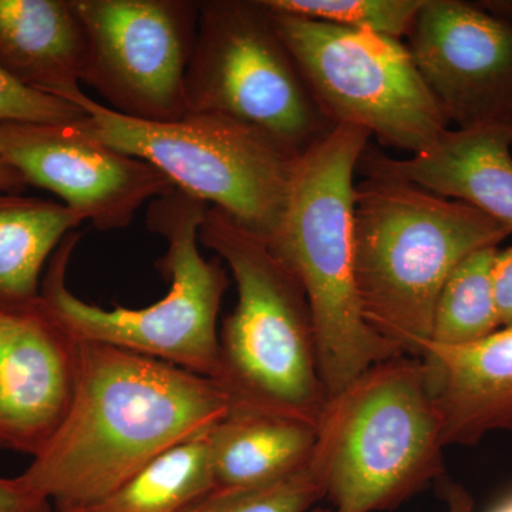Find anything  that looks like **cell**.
I'll use <instances>...</instances> for the list:
<instances>
[{"instance_id":"18","label":"cell","mask_w":512,"mask_h":512,"mask_svg":"<svg viewBox=\"0 0 512 512\" xmlns=\"http://www.w3.org/2000/svg\"><path fill=\"white\" fill-rule=\"evenodd\" d=\"M82 222L62 202L0 190V303L40 296L43 269Z\"/></svg>"},{"instance_id":"14","label":"cell","mask_w":512,"mask_h":512,"mask_svg":"<svg viewBox=\"0 0 512 512\" xmlns=\"http://www.w3.org/2000/svg\"><path fill=\"white\" fill-rule=\"evenodd\" d=\"M511 146L512 124L457 128L406 160L367 144L356 170L366 178H392L464 202L512 234Z\"/></svg>"},{"instance_id":"29","label":"cell","mask_w":512,"mask_h":512,"mask_svg":"<svg viewBox=\"0 0 512 512\" xmlns=\"http://www.w3.org/2000/svg\"><path fill=\"white\" fill-rule=\"evenodd\" d=\"M490 512H512V494L500 501Z\"/></svg>"},{"instance_id":"11","label":"cell","mask_w":512,"mask_h":512,"mask_svg":"<svg viewBox=\"0 0 512 512\" xmlns=\"http://www.w3.org/2000/svg\"><path fill=\"white\" fill-rule=\"evenodd\" d=\"M0 157L28 187L52 192L104 232L127 228L146 202L175 188L154 165L101 143L77 124L0 123Z\"/></svg>"},{"instance_id":"17","label":"cell","mask_w":512,"mask_h":512,"mask_svg":"<svg viewBox=\"0 0 512 512\" xmlns=\"http://www.w3.org/2000/svg\"><path fill=\"white\" fill-rule=\"evenodd\" d=\"M318 426L261 410L229 409L210 431L214 488H242L288 476L311 458Z\"/></svg>"},{"instance_id":"27","label":"cell","mask_w":512,"mask_h":512,"mask_svg":"<svg viewBox=\"0 0 512 512\" xmlns=\"http://www.w3.org/2000/svg\"><path fill=\"white\" fill-rule=\"evenodd\" d=\"M28 184L23 180L22 175L12 167L2 157H0V190L8 192H23Z\"/></svg>"},{"instance_id":"8","label":"cell","mask_w":512,"mask_h":512,"mask_svg":"<svg viewBox=\"0 0 512 512\" xmlns=\"http://www.w3.org/2000/svg\"><path fill=\"white\" fill-rule=\"evenodd\" d=\"M187 114L241 121L301 157L332 133L264 0L198 2Z\"/></svg>"},{"instance_id":"7","label":"cell","mask_w":512,"mask_h":512,"mask_svg":"<svg viewBox=\"0 0 512 512\" xmlns=\"http://www.w3.org/2000/svg\"><path fill=\"white\" fill-rule=\"evenodd\" d=\"M66 100L86 111L77 123L84 133L154 165L177 190L211 202L265 242L274 239L299 157L272 138L218 114L151 123L121 116L82 89Z\"/></svg>"},{"instance_id":"26","label":"cell","mask_w":512,"mask_h":512,"mask_svg":"<svg viewBox=\"0 0 512 512\" xmlns=\"http://www.w3.org/2000/svg\"><path fill=\"white\" fill-rule=\"evenodd\" d=\"M440 494L446 500L448 512H476L474 501L467 490L461 485L440 478ZM312 512H333L329 510H315Z\"/></svg>"},{"instance_id":"24","label":"cell","mask_w":512,"mask_h":512,"mask_svg":"<svg viewBox=\"0 0 512 512\" xmlns=\"http://www.w3.org/2000/svg\"><path fill=\"white\" fill-rule=\"evenodd\" d=\"M53 505L20 477H0V512H52Z\"/></svg>"},{"instance_id":"9","label":"cell","mask_w":512,"mask_h":512,"mask_svg":"<svg viewBox=\"0 0 512 512\" xmlns=\"http://www.w3.org/2000/svg\"><path fill=\"white\" fill-rule=\"evenodd\" d=\"M274 18L313 97L335 126L363 128L383 144L413 154L448 130L409 47L399 39L278 13Z\"/></svg>"},{"instance_id":"15","label":"cell","mask_w":512,"mask_h":512,"mask_svg":"<svg viewBox=\"0 0 512 512\" xmlns=\"http://www.w3.org/2000/svg\"><path fill=\"white\" fill-rule=\"evenodd\" d=\"M448 446H473L493 431H512V326L461 346L424 350Z\"/></svg>"},{"instance_id":"2","label":"cell","mask_w":512,"mask_h":512,"mask_svg":"<svg viewBox=\"0 0 512 512\" xmlns=\"http://www.w3.org/2000/svg\"><path fill=\"white\" fill-rule=\"evenodd\" d=\"M355 276L363 318L403 356L423 359L444 282L463 259L511 234L483 212L404 181L355 187Z\"/></svg>"},{"instance_id":"5","label":"cell","mask_w":512,"mask_h":512,"mask_svg":"<svg viewBox=\"0 0 512 512\" xmlns=\"http://www.w3.org/2000/svg\"><path fill=\"white\" fill-rule=\"evenodd\" d=\"M444 448L426 363L399 356L329 397L312 457L333 512H379L440 480Z\"/></svg>"},{"instance_id":"21","label":"cell","mask_w":512,"mask_h":512,"mask_svg":"<svg viewBox=\"0 0 512 512\" xmlns=\"http://www.w3.org/2000/svg\"><path fill=\"white\" fill-rule=\"evenodd\" d=\"M426 0H264L278 15L319 20L399 39L409 36Z\"/></svg>"},{"instance_id":"19","label":"cell","mask_w":512,"mask_h":512,"mask_svg":"<svg viewBox=\"0 0 512 512\" xmlns=\"http://www.w3.org/2000/svg\"><path fill=\"white\" fill-rule=\"evenodd\" d=\"M211 490L208 431L165 451L101 503L80 512H187Z\"/></svg>"},{"instance_id":"28","label":"cell","mask_w":512,"mask_h":512,"mask_svg":"<svg viewBox=\"0 0 512 512\" xmlns=\"http://www.w3.org/2000/svg\"><path fill=\"white\" fill-rule=\"evenodd\" d=\"M481 6L484 10H487L490 15L495 18L505 20V22L512 23V2H488Z\"/></svg>"},{"instance_id":"13","label":"cell","mask_w":512,"mask_h":512,"mask_svg":"<svg viewBox=\"0 0 512 512\" xmlns=\"http://www.w3.org/2000/svg\"><path fill=\"white\" fill-rule=\"evenodd\" d=\"M82 340L42 295L0 303V448L35 458L72 407Z\"/></svg>"},{"instance_id":"3","label":"cell","mask_w":512,"mask_h":512,"mask_svg":"<svg viewBox=\"0 0 512 512\" xmlns=\"http://www.w3.org/2000/svg\"><path fill=\"white\" fill-rule=\"evenodd\" d=\"M369 138L363 128L338 124L298 158L284 220L266 242L308 296L328 397L369 367L403 356L370 329L357 296L353 174Z\"/></svg>"},{"instance_id":"16","label":"cell","mask_w":512,"mask_h":512,"mask_svg":"<svg viewBox=\"0 0 512 512\" xmlns=\"http://www.w3.org/2000/svg\"><path fill=\"white\" fill-rule=\"evenodd\" d=\"M87 42L72 0H0V66L66 100L80 89Z\"/></svg>"},{"instance_id":"6","label":"cell","mask_w":512,"mask_h":512,"mask_svg":"<svg viewBox=\"0 0 512 512\" xmlns=\"http://www.w3.org/2000/svg\"><path fill=\"white\" fill-rule=\"evenodd\" d=\"M208 208L177 188L148 205V229L167 242L157 269L171 282L167 295L153 305L107 311L77 298L66 281L80 239L77 231L63 239L50 259L40 295L82 342L153 357L212 379L218 359V315L229 281L221 259L207 261L198 248Z\"/></svg>"},{"instance_id":"23","label":"cell","mask_w":512,"mask_h":512,"mask_svg":"<svg viewBox=\"0 0 512 512\" xmlns=\"http://www.w3.org/2000/svg\"><path fill=\"white\" fill-rule=\"evenodd\" d=\"M86 117V111L70 101L26 86L0 66V123L69 126Z\"/></svg>"},{"instance_id":"22","label":"cell","mask_w":512,"mask_h":512,"mask_svg":"<svg viewBox=\"0 0 512 512\" xmlns=\"http://www.w3.org/2000/svg\"><path fill=\"white\" fill-rule=\"evenodd\" d=\"M322 498V471L311 456L298 470L269 483L214 488L187 512H308Z\"/></svg>"},{"instance_id":"20","label":"cell","mask_w":512,"mask_h":512,"mask_svg":"<svg viewBox=\"0 0 512 512\" xmlns=\"http://www.w3.org/2000/svg\"><path fill=\"white\" fill-rule=\"evenodd\" d=\"M497 252L498 248L473 252L448 276L434 308L430 343L468 345L501 329L493 286Z\"/></svg>"},{"instance_id":"25","label":"cell","mask_w":512,"mask_h":512,"mask_svg":"<svg viewBox=\"0 0 512 512\" xmlns=\"http://www.w3.org/2000/svg\"><path fill=\"white\" fill-rule=\"evenodd\" d=\"M493 286L501 328L512 326V247L495 255Z\"/></svg>"},{"instance_id":"1","label":"cell","mask_w":512,"mask_h":512,"mask_svg":"<svg viewBox=\"0 0 512 512\" xmlns=\"http://www.w3.org/2000/svg\"><path fill=\"white\" fill-rule=\"evenodd\" d=\"M228 412L227 397L210 377L82 342L72 407L19 477L57 512L86 511L165 451L207 434Z\"/></svg>"},{"instance_id":"10","label":"cell","mask_w":512,"mask_h":512,"mask_svg":"<svg viewBox=\"0 0 512 512\" xmlns=\"http://www.w3.org/2000/svg\"><path fill=\"white\" fill-rule=\"evenodd\" d=\"M86 33L82 82L131 119L187 114L185 76L198 29L192 0H72Z\"/></svg>"},{"instance_id":"4","label":"cell","mask_w":512,"mask_h":512,"mask_svg":"<svg viewBox=\"0 0 512 512\" xmlns=\"http://www.w3.org/2000/svg\"><path fill=\"white\" fill-rule=\"evenodd\" d=\"M198 241L227 262L237 282V305L218 332L212 377L229 409L285 414L318 426L329 397L298 276L265 239L218 208H208Z\"/></svg>"},{"instance_id":"12","label":"cell","mask_w":512,"mask_h":512,"mask_svg":"<svg viewBox=\"0 0 512 512\" xmlns=\"http://www.w3.org/2000/svg\"><path fill=\"white\" fill-rule=\"evenodd\" d=\"M410 53L447 123L512 124V23L461 0H426Z\"/></svg>"}]
</instances>
